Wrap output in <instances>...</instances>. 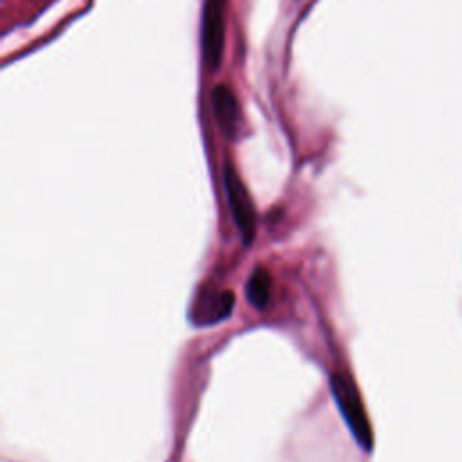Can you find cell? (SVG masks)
<instances>
[{
	"label": "cell",
	"mask_w": 462,
	"mask_h": 462,
	"mask_svg": "<svg viewBox=\"0 0 462 462\" xmlns=\"http://www.w3.org/2000/svg\"><path fill=\"white\" fill-rule=\"evenodd\" d=\"M330 392L334 395V401L350 428L352 435L356 437L357 444L365 448L366 451L372 449V430L370 422L366 419L359 392L354 384V381L345 374H334L330 377Z\"/></svg>",
	"instance_id": "1"
},
{
	"label": "cell",
	"mask_w": 462,
	"mask_h": 462,
	"mask_svg": "<svg viewBox=\"0 0 462 462\" xmlns=\"http://www.w3.org/2000/svg\"><path fill=\"white\" fill-rule=\"evenodd\" d=\"M211 108L222 132L233 135L242 119L240 105L235 92L227 85H215L211 90Z\"/></svg>",
	"instance_id": "5"
},
{
	"label": "cell",
	"mask_w": 462,
	"mask_h": 462,
	"mask_svg": "<svg viewBox=\"0 0 462 462\" xmlns=\"http://www.w3.org/2000/svg\"><path fill=\"white\" fill-rule=\"evenodd\" d=\"M247 300L253 307L263 309L271 298V276L263 267L254 269V273L247 280Z\"/></svg>",
	"instance_id": "6"
},
{
	"label": "cell",
	"mask_w": 462,
	"mask_h": 462,
	"mask_svg": "<svg viewBox=\"0 0 462 462\" xmlns=\"http://www.w3.org/2000/svg\"><path fill=\"white\" fill-rule=\"evenodd\" d=\"M227 0H206L202 11L200 49L208 70H217L224 56Z\"/></svg>",
	"instance_id": "2"
},
{
	"label": "cell",
	"mask_w": 462,
	"mask_h": 462,
	"mask_svg": "<svg viewBox=\"0 0 462 462\" xmlns=\"http://www.w3.org/2000/svg\"><path fill=\"white\" fill-rule=\"evenodd\" d=\"M224 188H226L229 209L236 224V229L240 231L242 240L245 244H251L256 233L254 204L244 180L229 162L224 166Z\"/></svg>",
	"instance_id": "3"
},
{
	"label": "cell",
	"mask_w": 462,
	"mask_h": 462,
	"mask_svg": "<svg viewBox=\"0 0 462 462\" xmlns=\"http://www.w3.org/2000/svg\"><path fill=\"white\" fill-rule=\"evenodd\" d=\"M235 294L231 291H204L199 294L191 318L197 325H213L226 319L233 312Z\"/></svg>",
	"instance_id": "4"
}]
</instances>
